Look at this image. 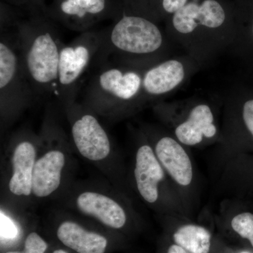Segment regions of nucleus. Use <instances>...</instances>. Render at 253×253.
I'll return each mask as SVG.
<instances>
[{"instance_id":"obj_1","label":"nucleus","mask_w":253,"mask_h":253,"mask_svg":"<svg viewBox=\"0 0 253 253\" xmlns=\"http://www.w3.org/2000/svg\"><path fill=\"white\" fill-rule=\"evenodd\" d=\"M167 36L199 62L230 47L235 40L230 11L220 0H189L169 17Z\"/></svg>"},{"instance_id":"obj_2","label":"nucleus","mask_w":253,"mask_h":253,"mask_svg":"<svg viewBox=\"0 0 253 253\" xmlns=\"http://www.w3.org/2000/svg\"><path fill=\"white\" fill-rule=\"evenodd\" d=\"M168 37L155 21L123 6L116 22L104 30V39L94 64L112 63L146 70L168 59Z\"/></svg>"},{"instance_id":"obj_3","label":"nucleus","mask_w":253,"mask_h":253,"mask_svg":"<svg viewBox=\"0 0 253 253\" xmlns=\"http://www.w3.org/2000/svg\"><path fill=\"white\" fill-rule=\"evenodd\" d=\"M14 24L23 69L36 97H56L60 53L64 45L51 20L42 10Z\"/></svg>"},{"instance_id":"obj_4","label":"nucleus","mask_w":253,"mask_h":253,"mask_svg":"<svg viewBox=\"0 0 253 253\" xmlns=\"http://www.w3.org/2000/svg\"><path fill=\"white\" fill-rule=\"evenodd\" d=\"M88 81L83 104L105 116L126 115L146 102L143 92L144 70L105 63Z\"/></svg>"},{"instance_id":"obj_5","label":"nucleus","mask_w":253,"mask_h":253,"mask_svg":"<svg viewBox=\"0 0 253 253\" xmlns=\"http://www.w3.org/2000/svg\"><path fill=\"white\" fill-rule=\"evenodd\" d=\"M104 39V30L82 33L60 53L56 97L63 107L76 102L83 76L94 64Z\"/></svg>"},{"instance_id":"obj_6","label":"nucleus","mask_w":253,"mask_h":253,"mask_svg":"<svg viewBox=\"0 0 253 253\" xmlns=\"http://www.w3.org/2000/svg\"><path fill=\"white\" fill-rule=\"evenodd\" d=\"M0 40V102L4 116H14L36 97L23 69L14 26L1 30Z\"/></svg>"},{"instance_id":"obj_7","label":"nucleus","mask_w":253,"mask_h":253,"mask_svg":"<svg viewBox=\"0 0 253 253\" xmlns=\"http://www.w3.org/2000/svg\"><path fill=\"white\" fill-rule=\"evenodd\" d=\"M156 110L171 123L173 136L186 147L201 146L217 139L215 114L208 101L190 99L173 106L159 104Z\"/></svg>"},{"instance_id":"obj_8","label":"nucleus","mask_w":253,"mask_h":253,"mask_svg":"<svg viewBox=\"0 0 253 253\" xmlns=\"http://www.w3.org/2000/svg\"><path fill=\"white\" fill-rule=\"evenodd\" d=\"M123 9L116 0H53L43 11L54 22L82 33L103 20L117 18Z\"/></svg>"},{"instance_id":"obj_9","label":"nucleus","mask_w":253,"mask_h":253,"mask_svg":"<svg viewBox=\"0 0 253 253\" xmlns=\"http://www.w3.org/2000/svg\"><path fill=\"white\" fill-rule=\"evenodd\" d=\"M65 109L72 118L71 134L80 154L92 161L107 157L111 149L109 136L93 111L76 101Z\"/></svg>"},{"instance_id":"obj_10","label":"nucleus","mask_w":253,"mask_h":253,"mask_svg":"<svg viewBox=\"0 0 253 253\" xmlns=\"http://www.w3.org/2000/svg\"><path fill=\"white\" fill-rule=\"evenodd\" d=\"M173 135L161 134L154 141L155 154L173 186L178 191H187L195 183V171L186 149Z\"/></svg>"},{"instance_id":"obj_11","label":"nucleus","mask_w":253,"mask_h":253,"mask_svg":"<svg viewBox=\"0 0 253 253\" xmlns=\"http://www.w3.org/2000/svg\"><path fill=\"white\" fill-rule=\"evenodd\" d=\"M194 61L168 58L144 70L142 88L146 101L166 96L184 84L191 73V67H194Z\"/></svg>"},{"instance_id":"obj_12","label":"nucleus","mask_w":253,"mask_h":253,"mask_svg":"<svg viewBox=\"0 0 253 253\" xmlns=\"http://www.w3.org/2000/svg\"><path fill=\"white\" fill-rule=\"evenodd\" d=\"M134 174L141 198L148 204H156L161 197V184L168 175L151 144L144 143L138 148Z\"/></svg>"},{"instance_id":"obj_13","label":"nucleus","mask_w":253,"mask_h":253,"mask_svg":"<svg viewBox=\"0 0 253 253\" xmlns=\"http://www.w3.org/2000/svg\"><path fill=\"white\" fill-rule=\"evenodd\" d=\"M226 116V138L235 146L236 155L253 154V98L238 111L227 108Z\"/></svg>"},{"instance_id":"obj_14","label":"nucleus","mask_w":253,"mask_h":253,"mask_svg":"<svg viewBox=\"0 0 253 253\" xmlns=\"http://www.w3.org/2000/svg\"><path fill=\"white\" fill-rule=\"evenodd\" d=\"M76 204L82 212L96 218L113 229H121L126 224L125 210L106 195L86 191L78 196Z\"/></svg>"},{"instance_id":"obj_15","label":"nucleus","mask_w":253,"mask_h":253,"mask_svg":"<svg viewBox=\"0 0 253 253\" xmlns=\"http://www.w3.org/2000/svg\"><path fill=\"white\" fill-rule=\"evenodd\" d=\"M65 156L59 150H51L36 161L33 172V193L39 198L49 196L61 184Z\"/></svg>"},{"instance_id":"obj_16","label":"nucleus","mask_w":253,"mask_h":253,"mask_svg":"<svg viewBox=\"0 0 253 253\" xmlns=\"http://www.w3.org/2000/svg\"><path fill=\"white\" fill-rule=\"evenodd\" d=\"M36 156V146L31 140L23 139L16 144L13 154V174L9 183L13 194L28 196L33 193Z\"/></svg>"},{"instance_id":"obj_17","label":"nucleus","mask_w":253,"mask_h":253,"mask_svg":"<svg viewBox=\"0 0 253 253\" xmlns=\"http://www.w3.org/2000/svg\"><path fill=\"white\" fill-rule=\"evenodd\" d=\"M58 239L78 253H104L107 240L104 236L83 229L77 223L66 221L58 228Z\"/></svg>"},{"instance_id":"obj_18","label":"nucleus","mask_w":253,"mask_h":253,"mask_svg":"<svg viewBox=\"0 0 253 253\" xmlns=\"http://www.w3.org/2000/svg\"><path fill=\"white\" fill-rule=\"evenodd\" d=\"M174 244L189 253H210L212 245L211 233L204 226L195 224H183L172 236Z\"/></svg>"},{"instance_id":"obj_19","label":"nucleus","mask_w":253,"mask_h":253,"mask_svg":"<svg viewBox=\"0 0 253 253\" xmlns=\"http://www.w3.org/2000/svg\"><path fill=\"white\" fill-rule=\"evenodd\" d=\"M231 215V229L253 249V201L248 199L240 203Z\"/></svg>"},{"instance_id":"obj_20","label":"nucleus","mask_w":253,"mask_h":253,"mask_svg":"<svg viewBox=\"0 0 253 253\" xmlns=\"http://www.w3.org/2000/svg\"><path fill=\"white\" fill-rule=\"evenodd\" d=\"M234 165L239 189L245 195L253 192V154L236 155Z\"/></svg>"},{"instance_id":"obj_21","label":"nucleus","mask_w":253,"mask_h":253,"mask_svg":"<svg viewBox=\"0 0 253 253\" xmlns=\"http://www.w3.org/2000/svg\"><path fill=\"white\" fill-rule=\"evenodd\" d=\"M46 249L47 244L41 236L36 232H32L26 238L23 251H10L6 253H44Z\"/></svg>"},{"instance_id":"obj_22","label":"nucleus","mask_w":253,"mask_h":253,"mask_svg":"<svg viewBox=\"0 0 253 253\" xmlns=\"http://www.w3.org/2000/svg\"><path fill=\"white\" fill-rule=\"evenodd\" d=\"M0 234L1 239L6 240L14 239L18 235V229L14 221L1 212L0 214Z\"/></svg>"},{"instance_id":"obj_23","label":"nucleus","mask_w":253,"mask_h":253,"mask_svg":"<svg viewBox=\"0 0 253 253\" xmlns=\"http://www.w3.org/2000/svg\"><path fill=\"white\" fill-rule=\"evenodd\" d=\"M189 0H164L163 4V16L170 17L182 8Z\"/></svg>"},{"instance_id":"obj_24","label":"nucleus","mask_w":253,"mask_h":253,"mask_svg":"<svg viewBox=\"0 0 253 253\" xmlns=\"http://www.w3.org/2000/svg\"><path fill=\"white\" fill-rule=\"evenodd\" d=\"M7 4L15 6H24L31 10H44L45 8V0H2Z\"/></svg>"},{"instance_id":"obj_25","label":"nucleus","mask_w":253,"mask_h":253,"mask_svg":"<svg viewBox=\"0 0 253 253\" xmlns=\"http://www.w3.org/2000/svg\"><path fill=\"white\" fill-rule=\"evenodd\" d=\"M167 253H189L176 244L171 245L168 249Z\"/></svg>"},{"instance_id":"obj_26","label":"nucleus","mask_w":253,"mask_h":253,"mask_svg":"<svg viewBox=\"0 0 253 253\" xmlns=\"http://www.w3.org/2000/svg\"><path fill=\"white\" fill-rule=\"evenodd\" d=\"M246 197H248V199L251 200V201H253V192L246 194Z\"/></svg>"},{"instance_id":"obj_27","label":"nucleus","mask_w":253,"mask_h":253,"mask_svg":"<svg viewBox=\"0 0 253 253\" xmlns=\"http://www.w3.org/2000/svg\"><path fill=\"white\" fill-rule=\"evenodd\" d=\"M54 253H67L66 251H63V250H56L55 251Z\"/></svg>"},{"instance_id":"obj_28","label":"nucleus","mask_w":253,"mask_h":253,"mask_svg":"<svg viewBox=\"0 0 253 253\" xmlns=\"http://www.w3.org/2000/svg\"><path fill=\"white\" fill-rule=\"evenodd\" d=\"M252 34L253 36V23H252Z\"/></svg>"},{"instance_id":"obj_29","label":"nucleus","mask_w":253,"mask_h":253,"mask_svg":"<svg viewBox=\"0 0 253 253\" xmlns=\"http://www.w3.org/2000/svg\"></svg>"}]
</instances>
